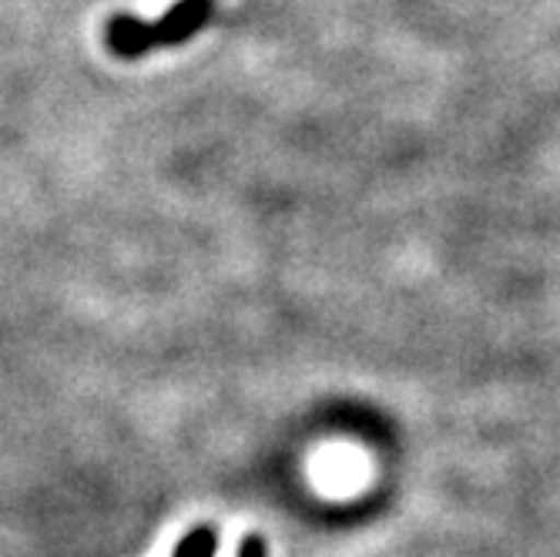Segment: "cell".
<instances>
[{"instance_id":"obj_1","label":"cell","mask_w":560,"mask_h":557,"mask_svg":"<svg viewBox=\"0 0 560 557\" xmlns=\"http://www.w3.org/2000/svg\"><path fill=\"white\" fill-rule=\"evenodd\" d=\"M212 18V0H178V4L155 24L138 21L131 14H115L105 27V44L118 58L131 61L141 58L151 47H175L182 40H191L206 21Z\"/></svg>"},{"instance_id":"obj_2","label":"cell","mask_w":560,"mask_h":557,"mask_svg":"<svg viewBox=\"0 0 560 557\" xmlns=\"http://www.w3.org/2000/svg\"><path fill=\"white\" fill-rule=\"evenodd\" d=\"M219 537L212 527H195L191 534L182 537V544L175 547V557H215Z\"/></svg>"}]
</instances>
